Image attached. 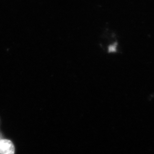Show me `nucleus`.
Returning a JSON list of instances; mask_svg holds the SVG:
<instances>
[{"instance_id":"f257e3e1","label":"nucleus","mask_w":154,"mask_h":154,"mask_svg":"<svg viewBox=\"0 0 154 154\" xmlns=\"http://www.w3.org/2000/svg\"><path fill=\"white\" fill-rule=\"evenodd\" d=\"M15 147L13 143L8 140H0V154H14Z\"/></svg>"}]
</instances>
